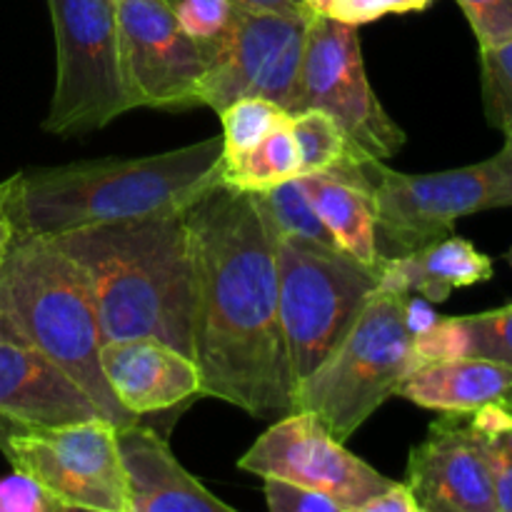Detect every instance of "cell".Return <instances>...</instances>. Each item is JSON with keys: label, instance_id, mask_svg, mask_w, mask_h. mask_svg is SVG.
Returning <instances> with one entry per match:
<instances>
[{"label": "cell", "instance_id": "10", "mask_svg": "<svg viewBox=\"0 0 512 512\" xmlns=\"http://www.w3.org/2000/svg\"><path fill=\"white\" fill-rule=\"evenodd\" d=\"M3 423L0 450L8 463L33 478L60 512H128L113 423L105 418L55 428Z\"/></svg>", "mask_w": 512, "mask_h": 512}, {"label": "cell", "instance_id": "32", "mask_svg": "<svg viewBox=\"0 0 512 512\" xmlns=\"http://www.w3.org/2000/svg\"><path fill=\"white\" fill-rule=\"evenodd\" d=\"M0 512H60V508L33 478L15 470L0 480Z\"/></svg>", "mask_w": 512, "mask_h": 512}, {"label": "cell", "instance_id": "40", "mask_svg": "<svg viewBox=\"0 0 512 512\" xmlns=\"http://www.w3.org/2000/svg\"><path fill=\"white\" fill-rule=\"evenodd\" d=\"M503 400H505V403H508L510 408H512V395H508V398H503Z\"/></svg>", "mask_w": 512, "mask_h": 512}, {"label": "cell", "instance_id": "25", "mask_svg": "<svg viewBox=\"0 0 512 512\" xmlns=\"http://www.w3.org/2000/svg\"><path fill=\"white\" fill-rule=\"evenodd\" d=\"M218 115L223 120V160H235L253 150L290 118L283 105L265 98H240Z\"/></svg>", "mask_w": 512, "mask_h": 512}, {"label": "cell", "instance_id": "33", "mask_svg": "<svg viewBox=\"0 0 512 512\" xmlns=\"http://www.w3.org/2000/svg\"><path fill=\"white\" fill-rule=\"evenodd\" d=\"M363 512H420V505L408 483H393L385 493L370 500Z\"/></svg>", "mask_w": 512, "mask_h": 512}, {"label": "cell", "instance_id": "29", "mask_svg": "<svg viewBox=\"0 0 512 512\" xmlns=\"http://www.w3.org/2000/svg\"><path fill=\"white\" fill-rule=\"evenodd\" d=\"M478 38L480 50L512 40V0H458Z\"/></svg>", "mask_w": 512, "mask_h": 512}, {"label": "cell", "instance_id": "36", "mask_svg": "<svg viewBox=\"0 0 512 512\" xmlns=\"http://www.w3.org/2000/svg\"><path fill=\"white\" fill-rule=\"evenodd\" d=\"M13 240H15V225H13V218H10L8 208H5L3 193H0V263H3L5 255H8Z\"/></svg>", "mask_w": 512, "mask_h": 512}, {"label": "cell", "instance_id": "17", "mask_svg": "<svg viewBox=\"0 0 512 512\" xmlns=\"http://www.w3.org/2000/svg\"><path fill=\"white\" fill-rule=\"evenodd\" d=\"M125 475L128 512H235L210 493L170 453L168 440L153 428L130 423L115 428Z\"/></svg>", "mask_w": 512, "mask_h": 512}, {"label": "cell", "instance_id": "7", "mask_svg": "<svg viewBox=\"0 0 512 512\" xmlns=\"http://www.w3.org/2000/svg\"><path fill=\"white\" fill-rule=\"evenodd\" d=\"M368 175L385 258L408 255L453 233L460 218L512 208V138L493 158L465 168L398 173L383 160H370Z\"/></svg>", "mask_w": 512, "mask_h": 512}, {"label": "cell", "instance_id": "16", "mask_svg": "<svg viewBox=\"0 0 512 512\" xmlns=\"http://www.w3.org/2000/svg\"><path fill=\"white\" fill-rule=\"evenodd\" d=\"M100 368L118 403L135 418L163 413L200 395L195 360L155 338L108 340Z\"/></svg>", "mask_w": 512, "mask_h": 512}, {"label": "cell", "instance_id": "26", "mask_svg": "<svg viewBox=\"0 0 512 512\" xmlns=\"http://www.w3.org/2000/svg\"><path fill=\"white\" fill-rule=\"evenodd\" d=\"M185 33L200 45L205 58H213L228 40L240 5L235 0H165Z\"/></svg>", "mask_w": 512, "mask_h": 512}, {"label": "cell", "instance_id": "15", "mask_svg": "<svg viewBox=\"0 0 512 512\" xmlns=\"http://www.w3.org/2000/svg\"><path fill=\"white\" fill-rule=\"evenodd\" d=\"M0 418L25 428H55L105 415L55 360L28 343L0 313Z\"/></svg>", "mask_w": 512, "mask_h": 512}, {"label": "cell", "instance_id": "21", "mask_svg": "<svg viewBox=\"0 0 512 512\" xmlns=\"http://www.w3.org/2000/svg\"><path fill=\"white\" fill-rule=\"evenodd\" d=\"M300 175V150L290 130V118L253 150L220 165V185L238 193H268Z\"/></svg>", "mask_w": 512, "mask_h": 512}, {"label": "cell", "instance_id": "34", "mask_svg": "<svg viewBox=\"0 0 512 512\" xmlns=\"http://www.w3.org/2000/svg\"><path fill=\"white\" fill-rule=\"evenodd\" d=\"M440 315L435 313L433 303L425 298H408V305H405V323H408L410 333H420V330L430 328V325L438 320Z\"/></svg>", "mask_w": 512, "mask_h": 512}, {"label": "cell", "instance_id": "35", "mask_svg": "<svg viewBox=\"0 0 512 512\" xmlns=\"http://www.w3.org/2000/svg\"><path fill=\"white\" fill-rule=\"evenodd\" d=\"M243 8H258V10H280V13L293 15H313L303 0H235Z\"/></svg>", "mask_w": 512, "mask_h": 512}, {"label": "cell", "instance_id": "37", "mask_svg": "<svg viewBox=\"0 0 512 512\" xmlns=\"http://www.w3.org/2000/svg\"><path fill=\"white\" fill-rule=\"evenodd\" d=\"M313 15H328L333 8V0H303Z\"/></svg>", "mask_w": 512, "mask_h": 512}, {"label": "cell", "instance_id": "28", "mask_svg": "<svg viewBox=\"0 0 512 512\" xmlns=\"http://www.w3.org/2000/svg\"><path fill=\"white\" fill-rule=\"evenodd\" d=\"M483 65V103L495 128L512 125V40L498 48L480 50Z\"/></svg>", "mask_w": 512, "mask_h": 512}, {"label": "cell", "instance_id": "31", "mask_svg": "<svg viewBox=\"0 0 512 512\" xmlns=\"http://www.w3.org/2000/svg\"><path fill=\"white\" fill-rule=\"evenodd\" d=\"M435 0H333V8L328 15L335 20H343L348 25H365L385 15L418 13L425 10Z\"/></svg>", "mask_w": 512, "mask_h": 512}, {"label": "cell", "instance_id": "1", "mask_svg": "<svg viewBox=\"0 0 512 512\" xmlns=\"http://www.w3.org/2000/svg\"><path fill=\"white\" fill-rule=\"evenodd\" d=\"M200 395L258 420L293 413L275 230L255 193L215 185L185 208Z\"/></svg>", "mask_w": 512, "mask_h": 512}, {"label": "cell", "instance_id": "9", "mask_svg": "<svg viewBox=\"0 0 512 512\" xmlns=\"http://www.w3.org/2000/svg\"><path fill=\"white\" fill-rule=\"evenodd\" d=\"M323 110L348 140L355 160H390L403 150L405 130L383 108L370 85L358 25L313 15L303 68L288 113Z\"/></svg>", "mask_w": 512, "mask_h": 512}, {"label": "cell", "instance_id": "8", "mask_svg": "<svg viewBox=\"0 0 512 512\" xmlns=\"http://www.w3.org/2000/svg\"><path fill=\"white\" fill-rule=\"evenodd\" d=\"M55 35V88L48 133H93L133 110L120 63L115 0H48Z\"/></svg>", "mask_w": 512, "mask_h": 512}, {"label": "cell", "instance_id": "39", "mask_svg": "<svg viewBox=\"0 0 512 512\" xmlns=\"http://www.w3.org/2000/svg\"><path fill=\"white\" fill-rule=\"evenodd\" d=\"M508 263H510V268H512V248L508 250Z\"/></svg>", "mask_w": 512, "mask_h": 512}, {"label": "cell", "instance_id": "2", "mask_svg": "<svg viewBox=\"0 0 512 512\" xmlns=\"http://www.w3.org/2000/svg\"><path fill=\"white\" fill-rule=\"evenodd\" d=\"M93 285L103 343L155 338L193 358V263L185 210L53 235Z\"/></svg>", "mask_w": 512, "mask_h": 512}, {"label": "cell", "instance_id": "18", "mask_svg": "<svg viewBox=\"0 0 512 512\" xmlns=\"http://www.w3.org/2000/svg\"><path fill=\"white\" fill-rule=\"evenodd\" d=\"M512 390V365L485 358H453L415 365L395 395L438 413H473Z\"/></svg>", "mask_w": 512, "mask_h": 512}, {"label": "cell", "instance_id": "5", "mask_svg": "<svg viewBox=\"0 0 512 512\" xmlns=\"http://www.w3.org/2000/svg\"><path fill=\"white\" fill-rule=\"evenodd\" d=\"M408 298L378 285L328 358L295 385L293 410H308L335 440L348 443L413 370Z\"/></svg>", "mask_w": 512, "mask_h": 512}, {"label": "cell", "instance_id": "13", "mask_svg": "<svg viewBox=\"0 0 512 512\" xmlns=\"http://www.w3.org/2000/svg\"><path fill=\"white\" fill-rule=\"evenodd\" d=\"M120 63L135 108H190L208 70L200 45L165 0H115Z\"/></svg>", "mask_w": 512, "mask_h": 512}, {"label": "cell", "instance_id": "3", "mask_svg": "<svg viewBox=\"0 0 512 512\" xmlns=\"http://www.w3.org/2000/svg\"><path fill=\"white\" fill-rule=\"evenodd\" d=\"M223 138L145 158H103L18 173L0 185L15 235H53L110 220L175 213L220 185Z\"/></svg>", "mask_w": 512, "mask_h": 512}, {"label": "cell", "instance_id": "19", "mask_svg": "<svg viewBox=\"0 0 512 512\" xmlns=\"http://www.w3.org/2000/svg\"><path fill=\"white\" fill-rule=\"evenodd\" d=\"M493 278V260L480 253L470 240L445 235L408 255L388 258L380 273L383 288L418 293L430 303H445L458 288Z\"/></svg>", "mask_w": 512, "mask_h": 512}, {"label": "cell", "instance_id": "41", "mask_svg": "<svg viewBox=\"0 0 512 512\" xmlns=\"http://www.w3.org/2000/svg\"><path fill=\"white\" fill-rule=\"evenodd\" d=\"M510 395H512V390H510ZM505 398H508V395H505Z\"/></svg>", "mask_w": 512, "mask_h": 512}, {"label": "cell", "instance_id": "12", "mask_svg": "<svg viewBox=\"0 0 512 512\" xmlns=\"http://www.w3.org/2000/svg\"><path fill=\"white\" fill-rule=\"evenodd\" d=\"M238 468L258 478L320 490L338 500L343 512H363L395 483L350 453L308 410H293L275 420L238 460Z\"/></svg>", "mask_w": 512, "mask_h": 512}, {"label": "cell", "instance_id": "30", "mask_svg": "<svg viewBox=\"0 0 512 512\" xmlns=\"http://www.w3.org/2000/svg\"><path fill=\"white\" fill-rule=\"evenodd\" d=\"M265 503L270 512H343L340 503L320 490L280 478H263Z\"/></svg>", "mask_w": 512, "mask_h": 512}, {"label": "cell", "instance_id": "11", "mask_svg": "<svg viewBox=\"0 0 512 512\" xmlns=\"http://www.w3.org/2000/svg\"><path fill=\"white\" fill-rule=\"evenodd\" d=\"M313 15L240 5L223 48L208 60L198 105L215 113L240 98H265L288 110L298 85Z\"/></svg>", "mask_w": 512, "mask_h": 512}, {"label": "cell", "instance_id": "22", "mask_svg": "<svg viewBox=\"0 0 512 512\" xmlns=\"http://www.w3.org/2000/svg\"><path fill=\"white\" fill-rule=\"evenodd\" d=\"M290 130L300 150L303 175H333L345 178L360 165L348 148L335 120L323 110H303L290 115Z\"/></svg>", "mask_w": 512, "mask_h": 512}, {"label": "cell", "instance_id": "23", "mask_svg": "<svg viewBox=\"0 0 512 512\" xmlns=\"http://www.w3.org/2000/svg\"><path fill=\"white\" fill-rule=\"evenodd\" d=\"M255 195H258L260 205H263L265 215H268L270 225H273L278 235H288V238L305 240V243L340 250L335 245L333 235L328 233L325 223L320 220V215L315 213L300 178L288 180V183L278 185V188L268 190V193Z\"/></svg>", "mask_w": 512, "mask_h": 512}, {"label": "cell", "instance_id": "38", "mask_svg": "<svg viewBox=\"0 0 512 512\" xmlns=\"http://www.w3.org/2000/svg\"><path fill=\"white\" fill-rule=\"evenodd\" d=\"M503 133H505V138H512V125H510V128H505Z\"/></svg>", "mask_w": 512, "mask_h": 512}, {"label": "cell", "instance_id": "4", "mask_svg": "<svg viewBox=\"0 0 512 512\" xmlns=\"http://www.w3.org/2000/svg\"><path fill=\"white\" fill-rule=\"evenodd\" d=\"M0 313L28 343L55 360L115 428L138 423L118 403L100 368L103 330L93 285L53 238L15 235L0 263Z\"/></svg>", "mask_w": 512, "mask_h": 512}, {"label": "cell", "instance_id": "14", "mask_svg": "<svg viewBox=\"0 0 512 512\" xmlns=\"http://www.w3.org/2000/svg\"><path fill=\"white\" fill-rule=\"evenodd\" d=\"M420 512H498L493 475L470 413H443L408 460Z\"/></svg>", "mask_w": 512, "mask_h": 512}, {"label": "cell", "instance_id": "27", "mask_svg": "<svg viewBox=\"0 0 512 512\" xmlns=\"http://www.w3.org/2000/svg\"><path fill=\"white\" fill-rule=\"evenodd\" d=\"M465 358H485L512 365V305L488 313L460 315Z\"/></svg>", "mask_w": 512, "mask_h": 512}, {"label": "cell", "instance_id": "24", "mask_svg": "<svg viewBox=\"0 0 512 512\" xmlns=\"http://www.w3.org/2000/svg\"><path fill=\"white\" fill-rule=\"evenodd\" d=\"M493 475L498 512H512V408L505 400L470 413Z\"/></svg>", "mask_w": 512, "mask_h": 512}, {"label": "cell", "instance_id": "6", "mask_svg": "<svg viewBox=\"0 0 512 512\" xmlns=\"http://www.w3.org/2000/svg\"><path fill=\"white\" fill-rule=\"evenodd\" d=\"M275 260L280 323L295 390L348 333L378 290L383 270L368 268L343 250L278 233Z\"/></svg>", "mask_w": 512, "mask_h": 512}, {"label": "cell", "instance_id": "20", "mask_svg": "<svg viewBox=\"0 0 512 512\" xmlns=\"http://www.w3.org/2000/svg\"><path fill=\"white\" fill-rule=\"evenodd\" d=\"M300 183L335 245L358 263L383 270L388 258L378 245L373 190L333 175H300Z\"/></svg>", "mask_w": 512, "mask_h": 512}]
</instances>
